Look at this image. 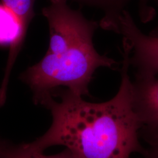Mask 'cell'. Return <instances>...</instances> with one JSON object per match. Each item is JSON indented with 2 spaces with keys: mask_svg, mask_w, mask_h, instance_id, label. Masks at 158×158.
I'll use <instances>...</instances> for the list:
<instances>
[{
  "mask_svg": "<svg viewBox=\"0 0 158 158\" xmlns=\"http://www.w3.org/2000/svg\"><path fill=\"white\" fill-rule=\"evenodd\" d=\"M130 52L123 41L121 80L115 96L96 103L67 89H58L41 104L51 111L50 128L27 146L43 153L62 145L80 158H130L134 153L144 152L139 139L142 125L133 107Z\"/></svg>",
  "mask_w": 158,
  "mask_h": 158,
  "instance_id": "cell-1",
  "label": "cell"
},
{
  "mask_svg": "<svg viewBox=\"0 0 158 158\" xmlns=\"http://www.w3.org/2000/svg\"><path fill=\"white\" fill-rule=\"evenodd\" d=\"M98 28L99 22L94 21L64 45L48 49L40 62L22 73L20 79L31 89L36 104L62 87L79 96H89V85L96 70L117 65L96 50L93 37Z\"/></svg>",
  "mask_w": 158,
  "mask_h": 158,
  "instance_id": "cell-2",
  "label": "cell"
},
{
  "mask_svg": "<svg viewBox=\"0 0 158 158\" xmlns=\"http://www.w3.org/2000/svg\"><path fill=\"white\" fill-rule=\"evenodd\" d=\"M114 32L122 35L130 46V66L136 69V74H158V36L143 34L127 10L119 17Z\"/></svg>",
  "mask_w": 158,
  "mask_h": 158,
  "instance_id": "cell-3",
  "label": "cell"
},
{
  "mask_svg": "<svg viewBox=\"0 0 158 158\" xmlns=\"http://www.w3.org/2000/svg\"><path fill=\"white\" fill-rule=\"evenodd\" d=\"M132 89L133 107L141 122L143 137L158 135V79L136 74Z\"/></svg>",
  "mask_w": 158,
  "mask_h": 158,
  "instance_id": "cell-4",
  "label": "cell"
},
{
  "mask_svg": "<svg viewBox=\"0 0 158 158\" xmlns=\"http://www.w3.org/2000/svg\"><path fill=\"white\" fill-rule=\"evenodd\" d=\"M69 1V0H67ZM81 6L93 7L101 10L104 16L99 21L102 29L114 32L119 17L131 0H70Z\"/></svg>",
  "mask_w": 158,
  "mask_h": 158,
  "instance_id": "cell-5",
  "label": "cell"
},
{
  "mask_svg": "<svg viewBox=\"0 0 158 158\" xmlns=\"http://www.w3.org/2000/svg\"><path fill=\"white\" fill-rule=\"evenodd\" d=\"M17 19L18 27L23 32H28L29 26L35 13L34 6L36 0H1Z\"/></svg>",
  "mask_w": 158,
  "mask_h": 158,
  "instance_id": "cell-6",
  "label": "cell"
},
{
  "mask_svg": "<svg viewBox=\"0 0 158 158\" xmlns=\"http://www.w3.org/2000/svg\"><path fill=\"white\" fill-rule=\"evenodd\" d=\"M18 23L14 14L0 4V44H10L17 34Z\"/></svg>",
  "mask_w": 158,
  "mask_h": 158,
  "instance_id": "cell-7",
  "label": "cell"
},
{
  "mask_svg": "<svg viewBox=\"0 0 158 158\" xmlns=\"http://www.w3.org/2000/svg\"><path fill=\"white\" fill-rule=\"evenodd\" d=\"M43 154L35 152L26 144H23L18 147L1 148L0 158H42Z\"/></svg>",
  "mask_w": 158,
  "mask_h": 158,
  "instance_id": "cell-8",
  "label": "cell"
},
{
  "mask_svg": "<svg viewBox=\"0 0 158 158\" xmlns=\"http://www.w3.org/2000/svg\"><path fill=\"white\" fill-rule=\"evenodd\" d=\"M149 143V147L142 154L141 158H158V135L144 138Z\"/></svg>",
  "mask_w": 158,
  "mask_h": 158,
  "instance_id": "cell-9",
  "label": "cell"
},
{
  "mask_svg": "<svg viewBox=\"0 0 158 158\" xmlns=\"http://www.w3.org/2000/svg\"><path fill=\"white\" fill-rule=\"evenodd\" d=\"M42 158H80L69 149L66 148L62 152L53 155L46 156L43 154Z\"/></svg>",
  "mask_w": 158,
  "mask_h": 158,
  "instance_id": "cell-10",
  "label": "cell"
},
{
  "mask_svg": "<svg viewBox=\"0 0 158 158\" xmlns=\"http://www.w3.org/2000/svg\"><path fill=\"white\" fill-rule=\"evenodd\" d=\"M149 35L152 36H158V25L155 27V28L153 29L150 32Z\"/></svg>",
  "mask_w": 158,
  "mask_h": 158,
  "instance_id": "cell-11",
  "label": "cell"
},
{
  "mask_svg": "<svg viewBox=\"0 0 158 158\" xmlns=\"http://www.w3.org/2000/svg\"><path fill=\"white\" fill-rule=\"evenodd\" d=\"M1 148H0V155H1Z\"/></svg>",
  "mask_w": 158,
  "mask_h": 158,
  "instance_id": "cell-12",
  "label": "cell"
}]
</instances>
